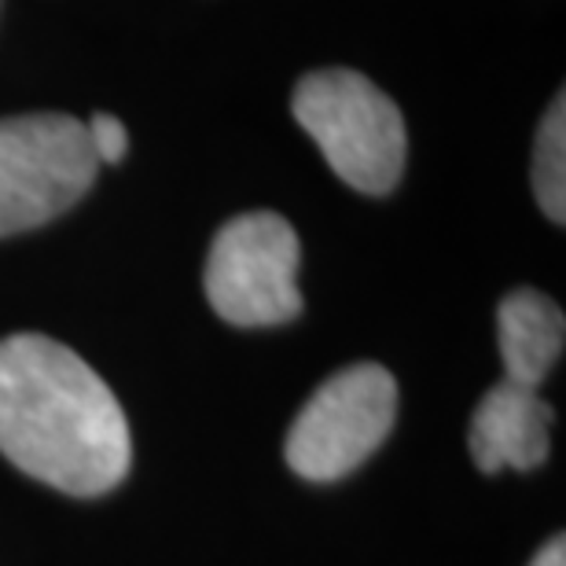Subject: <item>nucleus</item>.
<instances>
[{
    "label": "nucleus",
    "instance_id": "nucleus-1",
    "mask_svg": "<svg viewBox=\"0 0 566 566\" xmlns=\"http://www.w3.org/2000/svg\"><path fill=\"white\" fill-rule=\"evenodd\" d=\"M0 452L71 496L107 493L126 479L133 438L111 387L49 335L0 338Z\"/></svg>",
    "mask_w": 566,
    "mask_h": 566
},
{
    "label": "nucleus",
    "instance_id": "nucleus-2",
    "mask_svg": "<svg viewBox=\"0 0 566 566\" xmlns=\"http://www.w3.org/2000/svg\"><path fill=\"white\" fill-rule=\"evenodd\" d=\"M298 126L316 140L343 185L387 196L405 174L409 133L398 104L346 66L305 74L291 96Z\"/></svg>",
    "mask_w": 566,
    "mask_h": 566
},
{
    "label": "nucleus",
    "instance_id": "nucleus-3",
    "mask_svg": "<svg viewBox=\"0 0 566 566\" xmlns=\"http://www.w3.org/2000/svg\"><path fill=\"white\" fill-rule=\"evenodd\" d=\"M85 122L71 115L0 118V240L49 224L96 180Z\"/></svg>",
    "mask_w": 566,
    "mask_h": 566
},
{
    "label": "nucleus",
    "instance_id": "nucleus-4",
    "mask_svg": "<svg viewBox=\"0 0 566 566\" xmlns=\"http://www.w3.org/2000/svg\"><path fill=\"white\" fill-rule=\"evenodd\" d=\"M398 420V379L382 365H349L321 382L283 441L291 471L335 482L360 468Z\"/></svg>",
    "mask_w": 566,
    "mask_h": 566
},
{
    "label": "nucleus",
    "instance_id": "nucleus-5",
    "mask_svg": "<svg viewBox=\"0 0 566 566\" xmlns=\"http://www.w3.org/2000/svg\"><path fill=\"white\" fill-rule=\"evenodd\" d=\"M298 235L273 210L232 218L207 254V298L235 327H273L302 313Z\"/></svg>",
    "mask_w": 566,
    "mask_h": 566
},
{
    "label": "nucleus",
    "instance_id": "nucleus-6",
    "mask_svg": "<svg viewBox=\"0 0 566 566\" xmlns=\"http://www.w3.org/2000/svg\"><path fill=\"white\" fill-rule=\"evenodd\" d=\"M552 420H556V412L534 387L501 379L496 387L485 390V398L471 416L468 446L479 471L501 474L507 468H541L548 460Z\"/></svg>",
    "mask_w": 566,
    "mask_h": 566
},
{
    "label": "nucleus",
    "instance_id": "nucleus-7",
    "mask_svg": "<svg viewBox=\"0 0 566 566\" xmlns=\"http://www.w3.org/2000/svg\"><path fill=\"white\" fill-rule=\"evenodd\" d=\"M496 343H501L504 357V379L537 390L563 354V310L534 287L504 294L501 310H496Z\"/></svg>",
    "mask_w": 566,
    "mask_h": 566
},
{
    "label": "nucleus",
    "instance_id": "nucleus-8",
    "mask_svg": "<svg viewBox=\"0 0 566 566\" xmlns=\"http://www.w3.org/2000/svg\"><path fill=\"white\" fill-rule=\"evenodd\" d=\"M534 191L552 221H566V107L563 93L552 99L534 144Z\"/></svg>",
    "mask_w": 566,
    "mask_h": 566
},
{
    "label": "nucleus",
    "instance_id": "nucleus-9",
    "mask_svg": "<svg viewBox=\"0 0 566 566\" xmlns=\"http://www.w3.org/2000/svg\"><path fill=\"white\" fill-rule=\"evenodd\" d=\"M85 133H88V144H93V155L96 163H122L129 151V133L126 126L115 118V115H93L85 122Z\"/></svg>",
    "mask_w": 566,
    "mask_h": 566
},
{
    "label": "nucleus",
    "instance_id": "nucleus-10",
    "mask_svg": "<svg viewBox=\"0 0 566 566\" xmlns=\"http://www.w3.org/2000/svg\"><path fill=\"white\" fill-rule=\"evenodd\" d=\"M530 566H566V541L563 537H552L548 545L537 552Z\"/></svg>",
    "mask_w": 566,
    "mask_h": 566
}]
</instances>
